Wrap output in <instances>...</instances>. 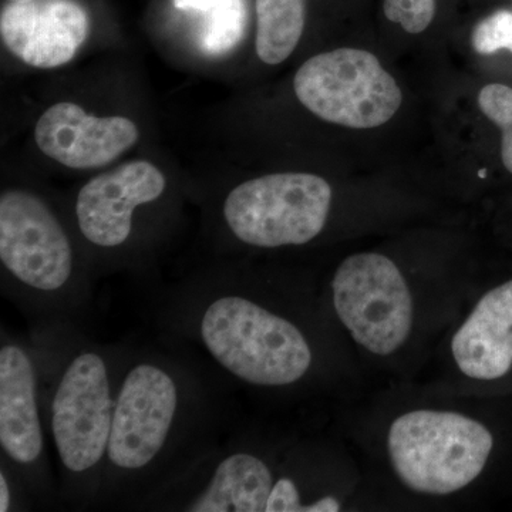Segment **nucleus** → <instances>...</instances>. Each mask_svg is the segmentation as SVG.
<instances>
[{"instance_id": "6", "label": "nucleus", "mask_w": 512, "mask_h": 512, "mask_svg": "<svg viewBox=\"0 0 512 512\" xmlns=\"http://www.w3.org/2000/svg\"><path fill=\"white\" fill-rule=\"evenodd\" d=\"M117 370L97 348H76L59 365L50 390L49 433L64 478L99 487L106 467Z\"/></svg>"}, {"instance_id": "10", "label": "nucleus", "mask_w": 512, "mask_h": 512, "mask_svg": "<svg viewBox=\"0 0 512 512\" xmlns=\"http://www.w3.org/2000/svg\"><path fill=\"white\" fill-rule=\"evenodd\" d=\"M451 375L483 396H512V276L478 292L447 339Z\"/></svg>"}, {"instance_id": "18", "label": "nucleus", "mask_w": 512, "mask_h": 512, "mask_svg": "<svg viewBox=\"0 0 512 512\" xmlns=\"http://www.w3.org/2000/svg\"><path fill=\"white\" fill-rule=\"evenodd\" d=\"M473 47L480 55H493L498 50L512 53V12L498 10L478 23L473 33Z\"/></svg>"}, {"instance_id": "1", "label": "nucleus", "mask_w": 512, "mask_h": 512, "mask_svg": "<svg viewBox=\"0 0 512 512\" xmlns=\"http://www.w3.org/2000/svg\"><path fill=\"white\" fill-rule=\"evenodd\" d=\"M192 335L212 362L262 393H292L322 365L315 330L261 288L217 285L195 296Z\"/></svg>"}, {"instance_id": "15", "label": "nucleus", "mask_w": 512, "mask_h": 512, "mask_svg": "<svg viewBox=\"0 0 512 512\" xmlns=\"http://www.w3.org/2000/svg\"><path fill=\"white\" fill-rule=\"evenodd\" d=\"M256 56L269 66L295 52L305 29L306 0H255Z\"/></svg>"}, {"instance_id": "14", "label": "nucleus", "mask_w": 512, "mask_h": 512, "mask_svg": "<svg viewBox=\"0 0 512 512\" xmlns=\"http://www.w3.org/2000/svg\"><path fill=\"white\" fill-rule=\"evenodd\" d=\"M0 448L6 466L23 480L42 473L46 439L39 375L32 353L12 340L0 348Z\"/></svg>"}, {"instance_id": "4", "label": "nucleus", "mask_w": 512, "mask_h": 512, "mask_svg": "<svg viewBox=\"0 0 512 512\" xmlns=\"http://www.w3.org/2000/svg\"><path fill=\"white\" fill-rule=\"evenodd\" d=\"M195 394L188 373L144 355L117 370L116 403L101 484L143 483L164 466L190 426Z\"/></svg>"}, {"instance_id": "16", "label": "nucleus", "mask_w": 512, "mask_h": 512, "mask_svg": "<svg viewBox=\"0 0 512 512\" xmlns=\"http://www.w3.org/2000/svg\"><path fill=\"white\" fill-rule=\"evenodd\" d=\"M478 106L488 120L500 127L501 158L508 173L512 174V87L493 83L481 89Z\"/></svg>"}, {"instance_id": "17", "label": "nucleus", "mask_w": 512, "mask_h": 512, "mask_svg": "<svg viewBox=\"0 0 512 512\" xmlns=\"http://www.w3.org/2000/svg\"><path fill=\"white\" fill-rule=\"evenodd\" d=\"M383 10L390 22L399 23L412 35H419L433 22L436 0H384Z\"/></svg>"}, {"instance_id": "5", "label": "nucleus", "mask_w": 512, "mask_h": 512, "mask_svg": "<svg viewBox=\"0 0 512 512\" xmlns=\"http://www.w3.org/2000/svg\"><path fill=\"white\" fill-rule=\"evenodd\" d=\"M426 291L390 256L359 252L343 259L326 288V306L363 356L392 362L417 342Z\"/></svg>"}, {"instance_id": "2", "label": "nucleus", "mask_w": 512, "mask_h": 512, "mask_svg": "<svg viewBox=\"0 0 512 512\" xmlns=\"http://www.w3.org/2000/svg\"><path fill=\"white\" fill-rule=\"evenodd\" d=\"M507 444L493 417L453 404H410L387 421L380 448L403 491L440 500L485 484Z\"/></svg>"}, {"instance_id": "19", "label": "nucleus", "mask_w": 512, "mask_h": 512, "mask_svg": "<svg viewBox=\"0 0 512 512\" xmlns=\"http://www.w3.org/2000/svg\"><path fill=\"white\" fill-rule=\"evenodd\" d=\"M15 488H13L12 476L9 468L2 466L0 471V512H9L15 507Z\"/></svg>"}, {"instance_id": "11", "label": "nucleus", "mask_w": 512, "mask_h": 512, "mask_svg": "<svg viewBox=\"0 0 512 512\" xmlns=\"http://www.w3.org/2000/svg\"><path fill=\"white\" fill-rule=\"evenodd\" d=\"M164 171L138 158L93 175L77 191L73 214L80 237L103 252L131 244L141 210L156 204L167 191Z\"/></svg>"}, {"instance_id": "3", "label": "nucleus", "mask_w": 512, "mask_h": 512, "mask_svg": "<svg viewBox=\"0 0 512 512\" xmlns=\"http://www.w3.org/2000/svg\"><path fill=\"white\" fill-rule=\"evenodd\" d=\"M305 454L235 446L212 454L174 485L170 505L191 512L348 510L349 484L326 478Z\"/></svg>"}, {"instance_id": "13", "label": "nucleus", "mask_w": 512, "mask_h": 512, "mask_svg": "<svg viewBox=\"0 0 512 512\" xmlns=\"http://www.w3.org/2000/svg\"><path fill=\"white\" fill-rule=\"evenodd\" d=\"M89 35V13L76 0H9L0 15L3 46L32 69L72 62Z\"/></svg>"}, {"instance_id": "12", "label": "nucleus", "mask_w": 512, "mask_h": 512, "mask_svg": "<svg viewBox=\"0 0 512 512\" xmlns=\"http://www.w3.org/2000/svg\"><path fill=\"white\" fill-rule=\"evenodd\" d=\"M37 150L67 170L109 167L140 141V127L127 116H100L73 101L47 107L35 124Z\"/></svg>"}, {"instance_id": "8", "label": "nucleus", "mask_w": 512, "mask_h": 512, "mask_svg": "<svg viewBox=\"0 0 512 512\" xmlns=\"http://www.w3.org/2000/svg\"><path fill=\"white\" fill-rule=\"evenodd\" d=\"M0 264L19 291L40 302H64L77 289L69 231L52 205L26 188L0 194Z\"/></svg>"}, {"instance_id": "7", "label": "nucleus", "mask_w": 512, "mask_h": 512, "mask_svg": "<svg viewBox=\"0 0 512 512\" xmlns=\"http://www.w3.org/2000/svg\"><path fill=\"white\" fill-rule=\"evenodd\" d=\"M332 202V187L319 175L265 174L227 192L221 220L229 235L245 247H303L325 231Z\"/></svg>"}, {"instance_id": "9", "label": "nucleus", "mask_w": 512, "mask_h": 512, "mask_svg": "<svg viewBox=\"0 0 512 512\" xmlns=\"http://www.w3.org/2000/svg\"><path fill=\"white\" fill-rule=\"evenodd\" d=\"M293 90L320 120L360 130L392 120L403 101L399 84L379 59L350 47L306 60L293 77Z\"/></svg>"}]
</instances>
